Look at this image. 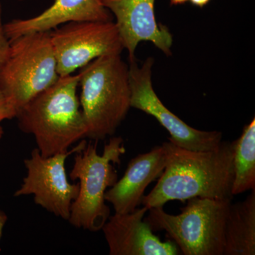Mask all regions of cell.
Wrapping results in <instances>:
<instances>
[{
    "label": "cell",
    "instance_id": "obj_20",
    "mask_svg": "<svg viewBox=\"0 0 255 255\" xmlns=\"http://www.w3.org/2000/svg\"><path fill=\"white\" fill-rule=\"evenodd\" d=\"M188 1L189 0H170V4L172 5L183 4Z\"/></svg>",
    "mask_w": 255,
    "mask_h": 255
},
{
    "label": "cell",
    "instance_id": "obj_3",
    "mask_svg": "<svg viewBox=\"0 0 255 255\" xmlns=\"http://www.w3.org/2000/svg\"><path fill=\"white\" fill-rule=\"evenodd\" d=\"M81 69L79 85L86 137L99 141L115 133L131 107L129 66L121 55H109Z\"/></svg>",
    "mask_w": 255,
    "mask_h": 255
},
{
    "label": "cell",
    "instance_id": "obj_2",
    "mask_svg": "<svg viewBox=\"0 0 255 255\" xmlns=\"http://www.w3.org/2000/svg\"><path fill=\"white\" fill-rule=\"evenodd\" d=\"M80 74L60 77L16 114L18 127L34 137L43 157L67 152L86 137L87 129L77 90Z\"/></svg>",
    "mask_w": 255,
    "mask_h": 255
},
{
    "label": "cell",
    "instance_id": "obj_10",
    "mask_svg": "<svg viewBox=\"0 0 255 255\" xmlns=\"http://www.w3.org/2000/svg\"><path fill=\"white\" fill-rule=\"evenodd\" d=\"M115 16L116 25L128 53L129 61L135 60L137 45L142 41L153 43L167 56L172 55L173 37L169 28L157 22L155 0H99Z\"/></svg>",
    "mask_w": 255,
    "mask_h": 255
},
{
    "label": "cell",
    "instance_id": "obj_5",
    "mask_svg": "<svg viewBox=\"0 0 255 255\" xmlns=\"http://www.w3.org/2000/svg\"><path fill=\"white\" fill-rule=\"evenodd\" d=\"M231 201L191 198L180 214L152 208L144 221L152 231H165L183 255H223L225 224Z\"/></svg>",
    "mask_w": 255,
    "mask_h": 255
},
{
    "label": "cell",
    "instance_id": "obj_13",
    "mask_svg": "<svg viewBox=\"0 0 255 255\" xmlns=\"http://www.w3.org/2000/svg\"><path fill=\"white\" fill-rule=\"evenodd\" d=\"M79 21H113L110 11L99 0H55L41 14L5 23L6 36L12 41L22 35L50 31L60 25Z\"/></svg>",
    "mask_w": 255,
    "mask_h": 255
},
{
    "label": "cell",
    "instance_id": "obj_12",
    "mask_svg": "<svg viewBox=\"0 0 255 255\" xmlns=\"http://www.w3.org/2000/svg\"><path fill=\"white\" fill-rule=\"evenodd\" d=\"M166 162L162 145L155 146L130 161L123 177L105 193V200L112 204L116 214L132 212L142 204L146 188L160 177Z\"/></svg>",
    "mask_w": 255,
    "mask_h": 255
},
{
    "label": "cell",
    "instance_id": "obj_8",
    "mask_svg": "<svg viewBox=\"0 0 255 255\" xmlns=\"http://www.w3.org/2000/svg\"><path fill=\"white\" fill-rule=\"evenodd\" d=\"M86 145V140H82L73 149L50 157H43L38 148L33 149L31 157L24 160L27 175L14 196L33 195L37 205L68 221L80 186L69 182L65 162Z\"/></svg>",
    "mask_w": 255,
    "mask_h": 255
},
{
    "label": "cell",
    "instance_id": "obj_1",
    "mask_svg": "<svg viewBox=\"0 0 255 255\" xmlns=\"http://www.w3.org/2000/svg\"><path fill=\"white\" fill-rule=\"evenodd\" d=\"M165 168L152 190L144 196L147 209L163 207L169 201L194 197L232 200L233 143L221 142L209 151L188 150L164 142Z\"/></svg>",
    "mask_w": 255,
    "mask_h": 255
},
{
    "label": "cell",
    "instance_id": "obj_9",
    "mask_svg": "<svg viewBox=\"0 0 255 255\" xmlns=\"http://www.w3.org/2000/svg\"><path fill=\"white\" fill-rule=\"evenodd\" d=\"M131 100L130 107L152 116L170 134L169 141L188 150H216L222 142V132L203 131L189 127L163 105L154 90L152 68L154 58L149 57L141 65L129 61Z\"/></svg>",
    "mask_w": 255,
    "mask_h": 255
},
{
    "label": "cell",
    "instance_id": "obj_17",
    "mask_svg": "<svg viewBox=\"0 0 255 255\" xmlns=\"http://www.w3.org/2000/svg\"><path fill=\"white\" fill-rule=\"evenodd\" d=\"M16 110L6 96L0 91V123L3 121L16 118Z\"/></svg>",
    "mask_w": 255,
    "mask_h": 255
},
{
    "label": "cell",
    "instance_id": "obj_4",
    "mask_svg": "<svg viewBox=\"0 0 255 255\" xmlns=\"http://www.w3.org/2000/svg\"><path fill=\"white\" fill-rule=\"evenodd\" d=\"M97 142H90L75 152L72 180H79V193L73 201L68 221L74 227L96 232L100 231L110 217L106 204L105 193L117 182V172L114 164H120L125 152L123 139L111 138L103 153L97 152Z\"/></svg>",
    "mask_w": 255,
    "mask_h": 255
},
{
    "label": "cell",
    "instance_id": "obj_11",
    "mask_svg": "<svg viewBox=\"0 0 255 255\" xmlns=\"http://www.w3.org/2000/svg\"><path fill=\"white\" fill-rule=\"evenodd\" d=\"M148 209L143 206L128 214L110 216L102 230L110 255H177L180 251L172 241L162 242L143 221Z\"/></svg>",
    "mask_w": 255,
    "mask_h": 255
},
{
    "label": "cell",
    "instance_id": "obj_21",
    "mask_svg": "<svg viewBox=\"0 0 255 255\" xmlns=\"http://www.w3.org/2000/svg\"><path fill=\"white\" fill-rule=\"evenodd\" d=\"M3 134H4V130H3L2 127L0 126V140H1V137H2Z\"/></svg>",
    "mask_w": 255,
    "mask_h": 255
},
{
    "label": "cell",
    "instance_id": "obj_7",
    "mask_svg": "<svg viewBox=\"0 0 255 255\" xmlns=\"http://www.w3.org/2000/svg\"><path fill=\"white\" fill-rule=\"evenodd\" d=\"M60 77L71 75L101 56L121 55L124 47L113 21L65 23L50 31Z\"/></svg>",
    "mask_w": 255,
    "mask_h": 255
},
{
    "label": "cell",
    "instance_id": "obj_15",
    "mask_svg": "<svg viewBox=\"0 0 255 255\" xmlns=\"http://www.w3.org/2000/svg\"><path fill=\"white\" fill-rule=\"evenodd\" d=\"M233 143L232 194L238 195L255 189V119L243 128Z\"/></svg>",
    "mask_w": 255,
    "mask_h": 255
},
{
    "label": "cell",
    "instance_id": "obj_14",
    "mask_svg": "<svg viewBox=\"0 0 255 255\" xmlns=\"http://www.w3.org/2000/svg\"><path fill=\"white\" fill-rule=\"evenodd\" d=\"M223 255H255V189L245 200L230 206L225 224Z\"/></svg>",
    "mask_w": 255,
    "mask_h": 255
},
{
    "label": "cell",
    "instance_id": "obj_16",
    "mask_svg": "<svg viewBox=\"0 0 255 255\" xmlns=\"http://www.w3.org/2000/svg\"><path fill=\"white\" fill-rule=\"evenodd\" d=\"M10 41L5 32L4 24L2 21V6L0 1V68L4 64L9 55Z\"/></svg>",
    "mask_w": 255,
    "mask_h": 255
},
{
    "label": "cell",
    "instance_id": "obj_19",
    "mask_svg": "<svg viewBox=\"0 0 255 255\" xmlns=\"http://www.w3.org/2000/svg\"><path fill=\"white\" fill-rule=\"evenodd\" d=\"M191 1V4L194 6H198L199 8H203L206 5L209 4L211 0H189Z\"/></svg>",
    "mask_w": 255,
    "mask_h": 255
},
{
    "label": "cell",
    "instance_id": "obj_6",
    "mask_svg": "<svg viewBox=\"0 0 255 255\" xmlns=\"http://www.w3.org/2000/svg\"><path fill=\"white\" fill-rule=\"evenodd\" d=\"M10 43L9 55L0 68V91L17 112L60 76L50 31L27 33Z\"/></svg>",
    "mask_w": 255,
    "mask_h": 255
},
{
    "label": "cell",
    "instance_id": "obj_22",
    "mask_svg": "<svg viewBox=\"0 0 255 255\" xmlns=\"http://www.w3.org/2000/svg\"><path fill=\"white\" fill-rule=\"evenodd\" d=\"M17 1H23V0H17Z\"/></svg>",
    "mask_w": 255,
    "mask_h": 255
},
{
    "label": "cell",
    "instance_id": "obj_18",
    "mask_svg": "<svg viewBox=\"0 0 255 255\" xmlns=\"http://www.w3.org/2000/svg\"><path fill=\"white\" fill-rule=\"evenodd\" d=\"M7 221V216L4 211L0 210V239H1V235H2L3 228Z\"/></svg>",
    "mask_w": 255,
    "mask_h": 255
}]
</instances>
